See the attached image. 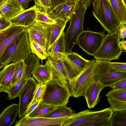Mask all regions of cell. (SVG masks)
I'll use <instances>...</instances> for the list:
<instances>
[{
	"mask_svg": "<svg viewBox=\"0 0 126 126\" xmlns=\"http://www.w3.org/2000/svg\"><path fill=\"white\" fill-rule=\"evenodd\" d=\"M55 20L56 22L54 24H48L47 29L46 49L48 55L50 48L63 31L67 23L60 19Z\"/></svg>",
	"mask_w": 126,
	"mask_h": 126,
	"instance_id": "17",
	"label": "cell"
},
{
	"mask_svg": "<svg viewBox=\"0 0 126 126\" xmlns=\"http://www.w3.org/2000/svg\"><path fill=\"white\" fill-rule=\"evenodd\" d=\"M118 31L120 33V39H124L126 37V24L121 25Z\"/></svg>",
	"mask_w": 126,
	"mask_h": 126,
	"instance_id": "40",
	"label": "cell"
},
{
	"mask_svg": "<svg viewBox=\"0 0 126 126\" xmlns=\"http://www.w3.org/2000/svg\"><path fill=\"white\" fill-rule=\"evenodd\" d=\"M114 112L110 107L98 111L86 110L74 114L63 126H110Z\"/></svg>",
	"mask_w": 126,
	"mask_h": 126,
	"instance_id": "1",
	"label": "cell"
},
{
	"mask_svg": "<svg viewBox=\"0 0 126 126\" xmlns=\"http://www.w3.org/2000/svg\"><path fill=\"white\" fill-rule=\"evenodd\" d=\"M46 85L42 103L56 107L67 105L72 96L68 85L54 77Z\"/></svg>",
	"mask_w": 126,
	"mask_h": 126,
	"instance_id": "5",
	"label": "cell"
},
{
	"mask_svg": "<svg viewBox=\"0 0 126 126\" xmlns=\"http://www.w3.org/2000/svg\"><path fill=\"white\" fill-rule=\"evenodd\" d=\"M73 115L57 118L25 116L17 121L15 126H63Z\"/></svg>",
	"mask_w": 126,
	"mask_h": 126,
	"instance_id": "10",
	"label": "cell"
},
{
	"mask_svg": "<svg viewBox=\"0 0 126 126\" xmlns=\"http://www.w3.org/2000/svg\"><path fill=\"white\" fill-rule=\"evenodd\" d=\"M119 44L120 46L125 51H126V40H123L119 41Z\"/></svg>",
	"mask_w": 126,
	"mask_h": 126,
	"instance_id": "43",
	"label": "cell"
},
{
	"mask_svg": "<svg viewBox=\"0 0 126 126\" xmlns=\"http://www.w3.org/2000/svg\"><path fill=\"white\" fill-rule=\"evenodd\" d=\"M104 87L99 82L96 81L87 90L84 97L89 109L94 108L98 103L100 98L99 94Z\"/></svg>",
	"mask_w": 126,
	"mask_h": 126,
	"instance_id": "20",
	"label": "cell"
},
{
	"mask_svg": "<svg viewBox=\"0 0 126 126\" xmlns=\"http://www.w3.org/2000/svg\"><path fill=\"white\" fill-rule=\"evenodd\" d=\"M113 68L118 71L126 73V63L111 62Z\"/></svg>",
	"mask_w": 126,
	"mask_h": 126,
	"instance_id": "38",
	"label": "cell"
},
{
	"mask_svg": "<svg viewBox=\"0 0 126 126\" xmlns=\"http://www.w3.org/2000/svg\"><path fill=\"white\" fill-rule=\"evenodd\" d=\"M94 82L98 81L105 87H110L116 82L126 78V73L118 71L113 67L110 62L95 59Z\"/></svg>",
	"mask_w": 126,
	"mask_h": 126,
	"instance_id": "7",
	"label": "cell"
},
{
	"mask_svg": "<svg viewBox=\"0 0 126 126\" xmlns=\"http://www.w3.org/2000/svg\"><path fill=\"white\" fill-rule=\"evenodd\" d=\"M120 39V33L118 31L112 33H108L94 56V58L110 62L119 60L123 50L119 44Z\"/></svg>",
	"mask_w": 126,
	"mask_h": 126,
	"instance_id": "8",
	"label": "cell"
},
{
	"mask_svg": "<svg viewBox=\"0 0 126 126\" xmlns=\"http://www.w3.org/2000/svg\"><path fill=\"white\" fill-rule=\"evenodd\" d=\"M66 51L65 33L63 31L50 48L49 53L55 54L58 52L65 53Z\"/></svg>",
	"mask_w": 126,
	"mask_h": 126,
	"instance_id": "27",
	"label": "cell"
},
{
	"mask_svg": "<svg viewBox=\"0 0 126 126\" xmlns=\"http://www.w3.org/2000/svg\"><path fill=\"white\" fill-rule=\"evenodd\" d=\"M38 9L34 5L24 10L10 20L12 25L27 28L29 27L36 21Z\"/></svg>",
	"mask_w": 126,
	"mask_h": 126,
	"instance_id": "18",
	"label": "cell"
},
{
	"mask_svg": "<svg viewBox=\"0 0 126 126\" xmlns=\"http://www.w3.org/2000/svg\"><path fill=\"white\" fill-rule=\"evenodd\" d=\"M24 9L28 7V5L30 1L34 0H17Z\"/></svg>",
	"mask_w": 126,
	"mask_h": 126,
	"instance_id": "42",
	"label": "cell"
},
{
	"mask_svg": "<svg viewBox=\"0 0 126 126\" xmlns=\"http://www.w3.org/2000/svg\"><path fill=\"white\" fill-rule=\"evenodd\" d=\"M37 84L34 79L30 77L21 90L18 97V114L19 118L25 116L27 109L33 98Z\"/></svg>",
	"mask_w": 126,
	"mask_h": 126,
	"instance_id": "11",
	"label": "cell"
},
{
	"mask_svg": "<svg viewBox=\"0 0 126 126\" xmlns=\"http://www.w3.org/2000/svg\"><path fill=\"white\" fill-rule=\"evenodd\" d=\"M65 54L68 59L74 65L79 73L85 67L89 61L84 59L75 52H66Z\"/></svg>",
	"mask_w": 126,
	"mask_h": 126,
	"instance_id": "24",
	"label": "cell"
},
{
	"mask_svg": "<svg viewBox=\"0 0 126 126\" xmlns=\"http://www.w3.org/2000/svg\"><path fill=\"white\" fill-rule=\"evenodd\" d=\"M25 9L17 0H5L0 4L1 21H10Z\"/></svg>",
	"mask_w": 126,
	"mask_h": 126,
	"instance_id": "15",
	"label": "cell"
},
{
	"mask_svg": "<svg viewBox=\"0 0 126 126\" xmlns=\"http://www.w3.org/2000/svg\"><path fill=\"white\" fill-rule=\"evenodd\" d=\"M110 126H126V110L114 112Z\"/></svg>",
	"mask_w": 126,
	"mask_h": 126,
	"instance_id": "30",
	"label": "cell"
},
{
	"mask_svg": "<svg viewBox=\"0 0 126 126\" xmlns=\"http://www.w3.org/2000/svg\"><path fill=\"white\" fill-rule=\"evenodd\" d=\"M92 11L95 18L108 33L117 31L121 23L110 2L108 0H94Z\"/></svg>",
	"mask_w": 126,
	"mask_h": 126,
	"instance_id": "4",
	"label": "cell"
},
{
	"mask_svg": "<svg viewBox=\"0 0 126 126\" xmlns=\"http://www.w3.org/2000/svg\"><path fill=\"white\" fill-rule=\"evenodd\" d=\"M10 21L0 20V31L4 30L12 26Z\"/></svg>",
	"mask_w": 126,
	"mask_h": 126,
	"instance_id": "39",
	"label": "cell"
},
{
	"mask_svg": "<svg viewBox=\"0 0 126 126\" xmlns=\"http://www.w3.org/2000/svg\"><path fill=\"white\" fill-rule=\"evenodd\" d=\"M81 0H64L65 2H76Z\"/></svg>",
	"mask_w": 126,
	"mask_h": 126,
	"instance_id": "45",
	"label": "cell"
},
{
	"mask_svg": "<svg viewBox=\"0 0 126 126\" xmlns=\"http://www.w3.org/2000/svg\"><path fill=\"white\" fill-rule=\"evenodd\" d=\"M32 53L27 30L21 33L0 58V69L11 62L26 60Z\"/></svg>",
	"mask_w": 126,
	"mask_h": 126,
	"instance_id": "2",
	"label": "cell"
},
{
	"mask_svg": "<svg viewBox=\"0 0 126 126\" xmlns=\"http://www.w3.org/2000/svg\"><path fill=\"white\" fill-rule=\"evenodd\" d=\"M27 28L12 26L0 31V58L7 48L22 33L27 30Z\"/></svg>",
	"mask_w": 126,
	"mask_h": 126,
	"instance_id": "12",
	"label": "cell"
},
{
	"mask_svg": "<svg viewBox=\"0 0 126 126\" xmlns=\"http://www.w3.org/2000/svg\"><path fill=\"white\" fill-rule=\"evenodd\" d=\"M106 35L103 32L84 30L79 36L76 44L88 54L94 56Z\"/></svg>",
	"mask_w": 126,
	"mask_h": 126,
	"instance_id": "9",
	"label": "cell"
},
{
	"mask_svg": "<svg viewBox=\"0 0 126 126\" xmlns=\"http://www.w3.org/2000/svg\"><path fill=\"white\" fill-rule=\"evenodd\" d=\"M124 1L125 3V4H126V0H124Z\"/></svg>",
	"mask_w": 126,
	"mask_h": 126,
	"instance_id": "46",
	"label": "cell"
},
{
	"mask_svg": "<svg viewBox=\"0 0 126 126\" xmlns=\"http://www.w3.org/2000/svg\"><path fill=\"white\" fill-rule=\"evenodd\" d=\"M110 107L114 112L117 111L126 110V102L119 101L107 98Z\"/></svg>",
	"mask_w": 126,
	"mask_h": 126,
	"instance_id": "34",
	"label": "cell"
},
{
	"mask_svg": "<svg viewBox=\"0 0 126 126\" xmlns=\"http://www.w3.org/2000/svg\"><path fill=\"white\" fill-rule=\"evenodd\" d=\"M42 101H37L29 106L27 109L25 116H28L35 109Z\"/></svg>",
	"mask_w": 126,
	"mask_h": 126,
	"instance_id": "41",
	"label": "cell"
},
{
	"mask_svg": "<svg viewBox=\"0 0 126 126\" xmlns=\"http://www.w3.org/2000/svg\"><path fill=\"white\" fill-rule=\"evenodd\" d=\"M15 67V63L8 64L0 72V92H8L13 79Z\"/></svg>",
	"mask_w": 126,
	"mask_h": 126,
	"instance_id": "21",
	"label": "cell"
},
{
	"mask_svg": "<svg viewBox=\"0 0 126 126\" xmlns=\"http://www.w3.org/2000/svg\"><path fill=\"white\" fill-rule=\"evenodd\" d=\"M85 0L86 1H90L91 0ZM108 0L109 1V0Z\"/></svg>",
	"mask_w": 126,
	"mask_h": 126,
	"instance_id": "47",
	"label": "cell"
},
{
	"mask_svg": "<svg viewBox=\"0 0 126 126\" xmlns=\"http://www.w3.org/2000/svg\"><path fill=\"white\" fill-rule=\"evenodd\" d=\"M107 98L126 102V90H112L106 94Z\"/></svg>",
	"mask_w": 126,
	"mask_h": 126,
	"instance_id": "32",
	"label": "cell"
},
{
	"mask_svg": "<svg viewBox=\"0 0 126 126\" xmlns=\"http://www.w3.org/2000/svg\"><path fill=\"white\" fill-rule=\"evenodd\" d=\"M47 59L52 69L54 77L68 85L70 79L68 72L62 60L58 57L52 55H49Z\"/></svg>",
	"mask_w": 126,
	"mask_h": 126,
	"instance_id": "16",
	"label": "cell"
},
{
	"mask_svg": "<svg viewBox=\"0 0 126 126\" xmlns=\"http://www.w3.org/2000/svg\"><path fill=\"white\" fill-rule=\"evenodd\" d=\"M46 88V85L37 84L33 98L28 107L37 101L42 100L45 93Z\"/></svg>",
	"mask_w": 126,
	"mask_h": 126,
	"instance_id": "33",
	"label": "cell"
},
{
	"mask_svg": "<svg viewBox=\"0 0 126 126\" xmlns=\"http://www.w3.org/2000/svg\"><path fill=\"white\" fill-rule=\"evenodd\" d=\"M75 113L70 107H68L66 105H64L57 106L50 113L40 117L57 118L69 116Z\"/></svg>",
	"mask_w": 126,
	"mask_h": 126,
	"instance_id": "26",
	"label": "cell"
},
{
	"mask_svg": "<svg viewBox=\"0 0 126 126\" xmlns=\"http://www.w3.org/2000/svg\"><path fill=\"white\" fill-rule=\"evenodd\" d=\"M92 1L81 0L77 4L72 17L69 20V25L65 33L66 52H72L76 44L78 38L84 31V17L87 8Z\"/></svg>",
	"mask_w": 126,
	"mask_h": 126,
	"instance_id": "3",
	"label": "cell"
},
{
	"mask_svg": "<svg viewBox=\"0 0 126 126\" xmlns=\"http://www.w3.org/2000/svg\"><path fill=\"white\" fill-rule=\"evenodd\" d=\"M29 79L26 76L23 75L21 80L9 89L7 93L8 95L7 99L10 100L19 97L21 90Z\"/></svg>",
	"mask_w": 126,
	"mask_h": 126,
	"instance_id": "28",
	"label": "cell"
},
{
	"mask_svg": "<svg viewBox=\"0 0 126 126\" xmlns=\"http://www.w3.org/2000/svg\"><path fill=\"white\" fill-rule=\"evenodd\" d=\"M18 108L19 104L13 103L4 109L0 115V126L12 125L17 117Z\"/></svg>",
	"mask_w": 126,
	"mask_h": 126,
	"instance_id": "22",
	"label": "cell"
},
{
	"mask_svg": "<svg viewBox=\"0 0 126 126\" xmlns=\"http://www.w3.org/2000/svg\"><path fill=\"white\" fill-rule=\"evenodd\" d=\"M32 74L38 84L43 85H46L54 77L52 69L47 60L44 65L40 64L37 65Z\"/></svg>",
	"mask_w": 126,
	"mask_h": 126,
	"instance_id": "19",
	"label": "cell"
},
{
	"mask_svg": "<svg viewBox=\"0 0 126 126\" xmlns=\"http://www.w3.org/2000/svg\"><path fill=\"white\" fill-rule=\"evenodd\" d=\"M36 21L40 23L48 24H51L55 23L56 21L53 19L46 14L38 9Z\"/></svg>",
	"mask_w": 126,
	"mask_h": 126,
	"instance_id": "35",
	"label": "cell"
},
{
	"mask_svg": "<svg viewBox=\"0 0 126 126\" xmlns=\"http://www.w3.org/2000/svg\"><path fill=\"white\" fill-rule=\"evenodd\" d=\"M30 47L32 53L40 59L42 62L43 60L47 59L48 55L38 43L34 41L30 42Z\"/></svg>",
	"mask_w": 126,
	"mask_h": 126,
	"instance_id": "31",
	"label": "cell"
},
{
	"mask_svg": "<svg viewBox=\"0 0 126 126\" xmlns=\"http://www.w3.org/2000/svg\"><path fill=\"white\" fill-rule=\"evenodd\" d=\"M34 1L35 5L41 12L46 14L50 11L47 0H34Z\"/></svg>",
	"mask_w": 126,
	"mask_h": 126,
	"instance_id": "36",
	"label": "cell"
},
{
	"mask_svg": "<svg viewBox=\"0 0 126 126\" xmlns=\"http://www.w3.org/2000/svg\"><path fill=\"white\" fill-rule=\"evenodd\" d=\"M79 2H65L59 4L46 14L53 19H60L67 22L72 17Z\"/></svg>",
	"mask_w": 126,
	"mask_h": 126,
	"instance_id": "13",
	"label": "cell"
},
{
	"mask_svg": "<svg viewBox=\"0 0 126 126\" xmlns=\"http://www.w3.org/2000/svg\"><path fill=\"white\" fill-rule=\"evenodd\" d=\"M95 60H89L82 71L76 76L69 80L68 86L73 97H84L87 89L94 82V67Z\"/></svg>",
	"mask_w": 126,
	"mask_h": 126,
	"instance_id": "6",
	"label": "cell"
},
{
	"mask_svg": "<svg viewBox=\"0 0 126 126\" xmlns=\"http://www.w3.org/2000/svg\"><path fill=\"white\" fill-rule=\"evenodd\" d=\"M48 25L35 21L27 28L30 42L34 41L37 43L46 52V31Z\"/></svg>",
	"mask_w": 126,
	"mask_h": 126,
	"instance_id": "14",
	"label": "cell"
},
{
	"mask_svg": "<svg viewBox=\"0 0 126 126\" xmlns=\"http://www.w3.org/2000/svg\"><path fill=\"white\" fill-rule=\"evenodd\" d=\"M121 25L126 24V4L124 0H109Z\"/></svg>",
	"mask_w": 126,
	"mask_h": 126,
	"instance_id": "23",
	"label": "cell"
},
{
	"mask_svg": "<svg viewBox=\"0 0 126 126\" xmlns=\"http://www.w3.org/2000/svg\"><path fill=\"white\" fill-rule=\"evenodd\" d=\"M110 87L114 90H126V78L116 82Z\"/></svg>",
	"mask_w": 126,
	"mask_h": 126,
	"instance_id": "37",
	"label": "cell"
},
{
	"mask_svg": "<svg viewBox=\"0 0 126 126\" xmlns=\"http://www.w3.org/2000/svg\"></svg>",
	"mask_w": 126,
	"mask_h": 126,
	"instance_id": "48",
	"label": "cell"
},
{
	"mask_svg": "<svg viewBox=\"0 0 126 126\" xmlns=\"http://www.w3.org/2000/svg\"><path fill=\"white\" fill-rule=\"evenodd\" d=\"M26 66L25 61L23 60L15 63V71L9 89L21 79Z\"/></svg>",
	"mask_w": 126,
	"mask_h": 126,
	"instance_id": "29",
	"label": "cell"
},
{
	"mask_svg": "<svg viewBox=\"0 0 126 126\" xmlns=\"http://www.w3.org/2000/svg\"><path fill=\"white\" fill-rule=\"evenodd\" d=\"M57 107L50 106L41 102L28 116L31 117H36L47 115L52 112Z\"/></svg>",
	"mask_w": 126,
	"mask_h": 126,
	"instance_id": "25",
	"label": "cell"
},
{
	"mask_svg": "<svg viewBox=\"0 0 126 126\" xmlns=\"http://www.w3.org/2000/svg\"><path fill=\"white\" fill-rule=\"evenodd\" d=\"M53 1L54 7L59 4L65 2L64 0H53Z\"/></svg>",
	"mask_w": 126,
	"mask_h": 126,
	"instance_id": "44",
	"label": "cell"
}]
</instances>
